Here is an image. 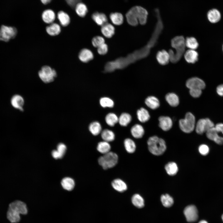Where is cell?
Wrapping results in <instances>:
<instances>
[{"label":"cell","mask_w":223,"mask_h":223,"mask_svg":"<svg viewBox=\"0 0 223 223\" xmlns=\"http://www.w3.org/2000/svg\"><path fill=\"white\" fill-rule=\"evenodd\" d=\"M156 58L158 63L163 65L167 64L170 60L168 52L164 50L159 51L157 53Z\"/></svg>","instance_id":"obj_14"},{"label":"cell","mask_w":223,"mask_h":223,"mask_svg":"<svg viewBox=\"0 0 223 223\" xmlns=\"http://www.w3.org/2000/svg\"><path fill=\"white\" fill-rule=\"evenodd\" d=\"M131 201L133 204L138 208H142L144 206V200L138 194H134L132 197Z\"/></svg>","instance_id":"obj_33"},{"label":"cell","mask_w":223,"mask_h":223,"mask_svg":"<svg viewBox=\"0 0 223 223\" xmlns=\"http://www.w3.org/2000/svg\"><path fill=\"white\" fill-rule=\"evenodd\" d=\"M198 223H208V222L204 220H201Z\"/></svg>","instance_id":"obj_52"},{"label":"cell","mask_w":223,"mask_h":223,"mask_svg":"<svg viewBox=\"0 0 223 223\" xmlns=\"http://www.w3.org/2000/svg\"><path fill=\"white\" fill-rule=\"evenodd\" d=\"M75 10L76 13L81 17H84L87 12L86 6L84 3L80 2L76 6Z\"/></svg>","instance_id":"obj_41"},{"label":"cell","mask_w":223,"mask_h":223,"mask_svg":"<svg viewBox=\"0 0 223 223\" xmlns=\"http://www.w3.org/2000/svg\"><path fill=\"white\" fill-rule=\"evenodd\" d=\"M158 120L159 126L163 130L167 131L170 129L173 125V121L171 118L167 116H160Z\"/></svg>","instance_id":"obj_13"},{"label":"cell","mask_w":223,"mask_h":223,"mask_svg":"<svg viewBox=\"0 0 223 223\" xmlns=\"http://www.w3.org/2000/svg\"><path fill=\"white\" fill-rule=\"evenodd\" d=\"M165 169L167 174L170 176L176 175L178 171L177 164L173 162L167 163L165 166Z\"/></svg>","instance_id":"obj_35"},{"label":"cell","mask_w":223,"mask_h":223,"mask_svg":"<svg viewBox=\"0 0 223 223\" xmlns=\"http://www.w3.org/2000/svg\"><path fill=\"white\" fill-rule=\"evenodd\" d=\"M27 212L28 210L26 204L21 201L16 200L10 204L7 216L11 223H17L20 220V214L25 215Z\"/></svg>","instance_id":"obj_3"},{"label":"cell","mask_w":223,"mask_h":223,"mask_svg":"<svg viewBox=\"0 0 223 223\" xmlns=\"http://www.w3.org/2000/svg\"><path fill=\"white\" fill-rule=\"evenodd\" d=\"M55 16L54 12L50 9L44 11L42 15L43 21L47 24H51L55 19Z\"/></svg>","instance_id":"obj_24"},{"label":"cell","mask_w":223,"mask_h":223,"mask_svg":"<svg viewBox=\"0 0 223 223\" xmlns=\"http://www.w3.org/2000/svg\"><path fill=\"white\" fill-rule=\"evenodd\" d=\"M101 137L104 141L109 142L114 140L115 134L111 130L106 129L102 131Z\"/></svg>","instance_id":"obj_30"},{"label":"cell","mask_w":223,"mask_h":223,"mask_svg":"<svg viewBox=\"0 0 223 223\" xmlns=\"http://www.w3.org/2000/svg\"><path fill=\"white\" fill-rule=\"evenodd\" d=\"M61 184L64 189L68 191L72 190L75 186L74 180L69 177L63 178L61 181Z\"/></svg>","instance_id":"obj_34"},{"label":"cell","mask_w":223,"mask_h":223,"mask_svg":"<svg viewBox=\"0 0 223 223\" xmlns=\"http://www.w3.org/2000/svg\"><path fill=\"white\" fill-rule=\"evenodd\" d=\"M52 0H41V2L44 4H46L50 3Z\"/></svg>","instance_id":"obj_51"},{"label":"cell","mask_w":223,"mask_h":223,"mask_svg":"<svg viewBox=\"0 0 223 223\" xmlns=\"http://www.w3.org/2000/svg\"><path fill=\"white\" fill-rule=\"evenodd\" d=\"M60 26L55 23H52L46 28L47 33L51 36H55L58 35L61 32Z\"/></svg>","instance_id":"obj_27"},{"label":"cell","mask_w":223,"mask_h":223,"mask_svg":"<svg viewBox=\"0 0 223 223\" xmlns=\"http://www.w3.org/2000/svg\"><path fill=\"white\" fill-rule=\"evenodd\" d=\"M97 149L99 152L105 154L110 151L111 146L109 142L103 141L98 143Z\"/></svg>","instance_id":"obj_32"},{"label":"cell","mask_w":223,"mask_h":223,"mask_svg":"<svg viewBox=\"0 0 223 223\" xmlns=\"http://www.w3.org/2000/svg\"><path fill=\"white\" fill-rule=\"evenodd\" d=\"M215 127L218 133L221 132L223 134V124H217L215 126Z\"/></svg>","instance_id":"obj_49"},{"label":"cell","mask_w":223,"mask_h":223,"mask_svg":"<svg viewBox=\"0 0 223 223\" xmlns=\"http://www.w3.org/2000/svg\"><path fill=\"white\" fill-rule=\"evenodd\" d=\"M216 92L220 96H223V84L218 85L216 88Z\"/></svg>","instance_id":"obj_50"},{"label":"cell","mask_w":223,"mask_h":223,"mask_svg":"<svg viewBox=\"0 0 223 223\" xmlns=\"http://www.w3.org/2000/svg\"><path fill=\"white\" fill-rule=\"evenodd\" d=\"M207 16L208 20L212 23L218 22L221 17L220 12L216 9H212L209 11Z\"/></svg>","instance_id":"obj_19"},{"label":"cell","mask_w":223,"mask_h":223,"mask_svg":"<svg viewBox=\"0 0 223 223\" xmlns=\"http://www.w3.org/2000/svg\"><path fill=\"white\" fill-rule=\"evenodd\" d=\"M130 132L132 136L136 138H142L144 133L143 128L138 124H136L133 126L131 128Z\"/></svg>","instance_id":"obj_21"},{"label":"cell","mask_w":223,"mask_h":223,"mask_svg":"<svg viewBox=\"0 0 223 223\" xmlns=\"http://www.w3.org/2000/svg\"><path fill=\"white\" fill-rule=\"evenodd\" d=\"M184 214L186 220L189 222H195L198 219V210L194 205H189L186 206L184 210Z\"/></svg>","instance_id":"obj_10"},{"label":"cell","mask_w":223,"mask_h":223,"mask_svg":"<svg viewBox=\"0 0 223 223\" xmlns=\"http://www.w3.org/2000/svg\"><path fill=\"white\" fill-rule=\"evenodd\" d=\"M101 31L105 37L110 38L114 34L115 29L112 25L107 23L102 26Z\"/></svg>","instance_id":"obj_20"},{"label":"cell","mask_w":223,"mask_h":223,"mask_svg":"<svg viewBox=\"0 0 223 223\" xmlns=\"http://www.w3.org/2000/svg\"><path fill=\"white\" fill-rule=\"evenodd\" d=\"M184 55L185 60L189 63H194L198 59V54L195 50L189 49Z\"/></svg>","instance_id":"obj_17"},{"label":"cell","mask_w":223,"mask_h":223,"mask_svg":"<svg viewBox=\"0 0 223 223\" xmlns=\"http://www.w3.org/2000/svg\"><path fill=\"white\" fill-rule=\"evenodd\" d=\"M165 99L171 106L175 107L179 104V98L177 95L173 93H168L165 96Z\"/></svg>","instance_id":"obj_28"},{"label":"cell","mask_w":223,"mask_h":223,"mask_svg":"<svg viewBox=\"0 0 223 223\" xmlns=\"http://www.w3.org/2000/svg\"><path fill=\"white\" fill-rule=\"evenodd\" d=\"M147 144L149 151L155 155H162L166 149L164 140L156 136L149 138L147 141Z\"/></svg>","instance_id":"obj_4"},{"label":"cell","mask_w":223,"mask_h":223,"mask_svg":"<svg viewBox=\"0 0 223 223\" xmlns=\"http://www.w3.org/2000/svg\"><path fill=\"white\" fill-rule=\"evenodd\" d=\"M92 43L94 46L98 48L105 43V40L104 38L101 36H96L92 39Z\"/></svg>","instance_id":"obj_44"},{"label":"cell","mask_w":223,"mask_h":223,"mask_svg":"<svg viewBox=\"0 0 223 223\" xmlns=\"http://www.w3.org/2000/svg\"><path fill=\"white\" fill-rule=\"evenodd\" d=\"M137 115L138 120L142 123L147 122L149 120L150 117L148 111L143 107L137 111Z\"/></svg>","instance_id":"obj_26"},{"label":"cell","mask_w":223,"mask_h":223,"mask_svg":"<svg viewBox=\"0 0 223 223\" xmlns=\"http://www.w3.org/2000/svg\"><path fill=\"white\" fill-rule=\"evenodd\" d=\"M145 103L148 107L152 109L157 108L160 105L159 100L154 96L147 97L145 100Z\"/></svg>","instance_id":"obj_25"},{"label":"cell","mask_w":223,"mask_h":223,"mask_svg":"<svg viewBox=\"0 0 223 223\" xmlns=\"http://www.w3.org/2000/svg\"><path fill=\"white\" fill-rule=\"evenodd\" d=\"M118 160L117 154L110 151L99 157L98 162L103 169H107L114 167L117 163Z\"/></svg>","instance_id":"obj_5"},{"label":"cell","mask_w":223,"mask_h":223,"mask_svg":"<svg viewBox=\"0 0 223 223\" xmlns=\"http://www.w3.org/2000/svg\"><path fill=\"white\" fill-rule=\"evenodd\" d=\"M92 18L98 25L101 26L107 23L108 21L107 17L105 14L98 12L93 14Z\"/></svg>","instance_id":"obj_22"},{"label":"cell","mask_w":223,"mask_h":223,"mask_svg":"<svg viewBox=\"0 0 223 223\" xmlns=\"http://www.w3.org/2000/svg\"><path fill=\"white\" fill-rule=\"evenodd\" d=\"M38 74L40 79L46 83L52 82L57 76L55 70L47 65L43 66Z\"/></svg>","instance_id":"obj_7"},{"label":"cell","mask_w":223,"mask_h":223,"mask_svg":"<svg viewBox=\"0 0 223 223\" xmlns=\"http://www.w3.org/2000/svg\"><path fill=\"white\" fill-rule=\"evenodd\" d=\"M189 92L190 95L193 97L198 98L202 93V90L198 89H190Z\"/></svg>","instance_id":"obj_47"},{"label":"cell","mask_w":223,"mask_h":223,"mask_svg":"<svg viewBox=\"0 0 223 223\" xmlns=\"http://www.w3.org/2000/svg\"><path fill=\"white\" fill-rule=\"evenodd\" d=\"M179 127L183 132L186 133H190L195 128V117L191 113L188 112L185 115L184 119L179 120Z\"/></svg>","instance_id":"obj_6"},{"label":"cell","mask_w":223,"mask_h":223,"mask_svg":"<svg viewBox=\"0 0 223 223\" xmlns=\"http://www.w3.org/2000/svg\"><path fill=\"white\" fill-rule=\"evenodd\" d=\"M148 13L144 8L139 6H134L127 12L126 17L128 23L133 26L137 25L138 23L144 25L146 23Z\"/></svg>","instance_id":"obj_1"},{"label":"cell","mask_w":223,"mask_h":223,"mask_svg":"<svg viewBox=\"0 0 223 223\" xmlns=\"http://www.w3.org/2000/svg\"><path fill=\"white\" fill-rule=\"evenodd\" d=\"M110 19L112 23L116 25H120L123 22V17L120 13H112L110 15Z\"/></svg>","instance_id":"obj_39"},{"label":"cell","mask_w":223,"mask_h":223,"mask_svg":"<svg viewBox=\"0 0 223 223\" xmlns=\"http://www.w3.org/2000/svg\"><path fill=\"white\" fill-rule=\"evenodd\" d=\"M108 47L107 44L103 43L98 48L97 51L100 55H104L107 52Z\"/></svg>","instance_id":"obj_46"},{"label":"cell","mask_w":223,"mask_h":223,"mask_svg":"<svg viewBox=\"0 0 223 223\" xmlns=\"http://www.w3.org/2000/svg\"><path fill=\"white\" fill-rule=\"evenodd\" d=\"M171 45L175 51L170 49L168 52L170 57V61L173 63H176L179 61L185 52L186 47L185 39L183 36H179L173 38L171 40Z\"/></svg>","instance_id":"obj_2"},{"label":"cell","mask_w":223,"mask_h":223,"mask_svg":"<svg viewBox=\"0 0 223 223\" xmlns=\"http://www.w3.org/2000/svg\"><path fill=\"white\" fill-rule=\"evenodd\" d=\"M131 120V116L129 114L126 112L122 113L118 117V122L122 126H127Z\"/></svg>","instance_id":"obj_36"},{"label":"cell","mask_w":223,"mask_h":223,"mask_svg":"<svg viewBox=\"0 0 223 223\" xmlns=\"http://www.w3.org/2000/svg\"><path fill=\"white\" fill-rule=\"evenodd\" d=\"M89 129L90 132L94 136L98 135L102 132V126L100 123L95 121L91 123L89 126Z\"/></svg>","instance_id":"obj_29"},{"label":"cell","mask_w":223,"mask_h":223,"mask_svg":"<svg viewBox=\"0 0 223 223\" xmlns=\"http://www.w3.org/2000/svg\"><path fill=\"white\" fill-rule=\"evenodd\" d=\"M58 18L60 24L63 26H68L70 22V18L68 15L64 12L61 11L57 14Z\"/></svg>","instance_id":"obj_31"},{"label":"cell","mask_w":223,"mask_h":223,"mask_svg":"<svg viewBox=\"0 0 223 223\" xmlns=\"http://www.w3.org/2000/svg\"><path fill=\"white\" fill-rule=\"evenodd\" d=\"M17 33L15 27L2 25L0 29V40L7 42L14 38Z\"/></svg>","instance_id":"obj_8"},{"label":"cell","mask_w":223,"mask_h":223,"mask_svg":"<svg viewBox=\"0 0 223 223\" xmlns=\"http://www.w3.org/2000/svg\"><path fill=\"white\" fill-rule=\"evenodd\" d=\"M214 126V124L209 119H201L196 123L195 130L198 134H202Z\"/></svg>","instance_id":"obj_9"},{"label":"cell","mask_w":223,"mask_h":223,"mask_svg":"<svg viewBox=\"0 0 223 223\" xmlns=\"http://www.w3.org/2000/svg\"><path fill=\"white\" fill-rule=\"evenodd\" d=\"M105 120L107 124L111 127L114 126L118 122V117L113 113H109L105 116Z\"/></svg>","instance_id":"obj_38"},{"label":"cell","mask_w":223,"mask_h":223,"mask_svg":"<svg viewBox=\"0 0 223 223\" xmlns=\"http://www.w3.org/2000/svg\"><path fill=\"white\" fill-rule=\"evenodd\" d=\"M100 105L103 107L112 108L113 107L114 104L113 100L107 97L101 98L99 100Z\"/></svg>","instance_id":"obj_43"},{"label":"cell","mask_w":223,"mask_h":223,"mask_svg":"<svg viewBox=\"0 0 223 223\" xmlns=\"http://www.w3.org/2000/svg\"><path fill=\"white\" fill-rule=\"evenodd\" d=\"M160 199L163 205L165 207H171L173 204V199L168 194L162 195L161 196Z\"/></svg>","instance_id":"obj_42"},{"label":"cell","mask_w":223,"mask_h":223,"mask_svg":"<svg viewBox=\"0 0 223 223\" xmlns=\"http://www.w3.org/2000/svg\"><path fill=\"white\" fill-rule=\"evenodd\" d=\"M206 133V136L209 139L214 141L218 144L221 145L223 144V138L218 135V132L215 126L209 129Z\"/></svg>","instance_id":"obj_12"},{"label":"cell","mask_w":223,"mask_h":223,"mask_svg":"<svg viewBox=\"0 0 223 223\" xmlns=\"http://www.w3.org/2000/svg\"><path fill=\"white\" fill-rule=\"evenodd\" d=\"M221 218H222V221H223V214L222 215V216H221Z\"/></svg>","instance_id":"obj_53"},{"label":"cell","mask_w":223,"mask_h":223,"mask_svg":"<svg viewBox=\"0 0 223 223\" xmlns=\"http://www.w3.org/2000/svg\"></svg>","instance_id":"obj_54"},{"label":"cell","mask_w":223,"mask_h":223,"mask_svg":"<svg viewBox=\"0 0 223 223\" xmlns=\"http://www.w3.org/2000/svg\"><path fill=\"white\" fill-rule=\"evenodd\" d=\"M125 148L129 153H134L136 149V145L134 142L130 138H127L124 141Z\"/></svg>","instance_id":"obj_37"},{"label":"cell","mask_w":223,"mask_h":223,"mask_svg":"<svg viewBox=\"0 0 223 223\" xmlns=\"http://www.w3.org/2000/svg\"><path fill=\"white\" fill-rule=\"evenodd\" d=\"M112 185L115 190L120 192H124L127 189L126 183L122 180L119 178L114 180L112 182Z\"/></svg>","instance_id":"obj_18"},{"label":"cell","mask_w":223,"mask_h":223,"mask_svg":"<svg viewBox=\"0 0 223 223\" xmlns=\"http://www.w3.org/2000/svg\"><path fill=\"white\" fill-rule=\"evenodd\" d=\"M11 103L15 108L23 111L24 100L23 97L20 95L16 94L13 96L11 99Z\"/></svg>","instance_id":"obj_16"},{"label":"cell","mask_w":223,"mask_h":223,"mask_svg":"<svg viewBox=\"0 0 223 223\" xmlns=\"http://www.w3.org/2000/svg\"><path fill=\"white\" fill-rule=\"evenodd\" d=\"M68 4L72 7H75L76 5L81 2V0H65Z\"/></svg>","instance_id":"obj_48"},{"label":"cell","mask_w":223,"mask_h":223,"mask_svg":"<svg viewBox=\"0 0 223 223\" xmlns=\"http://www.w3.org/2000/svg\"><path fill=\"white\" fill-rule=\"evenodd\" d=\"M66 149V146L64 144L59 143L57 146V150L52 151V156L55 159L61 158L64 155Z\"/></svg>","instance_id":"obj_23"},{"label":"cell","mask_w":223,"mask_h":223,"mask_svg":"<svg viewBox=\"0 0 223 223\" xmlns=\"http://www.w3.org/2000/svg\"><path fill=\"white\" fill-rule=\"evenodd\" d=\"M199 151L201 155H206L208 153L209 149L207 145L203 144L199 146Z\"/></svg>","instance_id":"obj_45"},{"label":"cell","mask_w":223,"mask_h":223,"mask_svg":"<svg viewBox=\"0 0 223 223\" xmlns=\"http://www.w3.org/2000/svg\"><path fill=\"white\" fill-rule=\"evenodd\" d=\"M94 55L92 52L90 50L84 48L80 52L78 57L79 59L84 63H87L93 59Z\"/></svg>","instance_id":"obj_15"},{"label":"cell","mask_w":223,"mask_h":223,"mask_svg":"<svg viewBox=\"0 0 223 223\" xmlns=\"http://www.w3.org/2000/svg\"><path fill=\"white\" fill-rule=\"evenodd\" d=\"M186 46L190 49L195 50L199 46L198 43L195 38L193 37H188L185 40Z\"/></svg>","instance_id":"obj_40"},{"label":"cell","mask_w":223,"mask_h":223,"mask_svg":"<svg viewBox=\"0 0 223 223\" xmlns=\"http://www.w3.org/2000/svg\"><path fill=\"white\" fill-rule=\"evenodd\" d=\"M186 85L190 89H198L202 90L206 86L204 82L197 77H193L189 79L186 81Z\"/></svg>","instance_id":"obj_11"}]
</instances>
